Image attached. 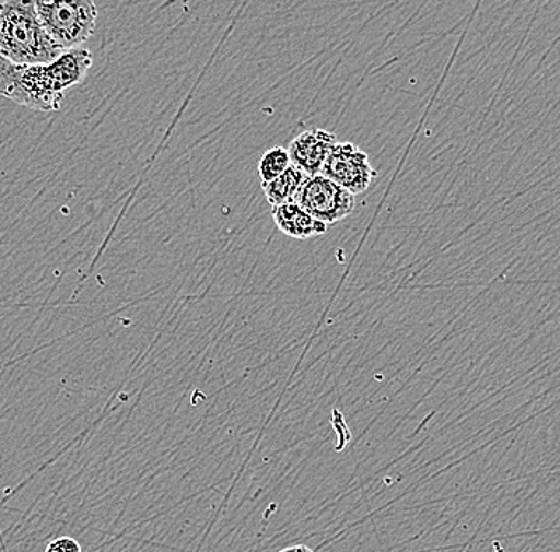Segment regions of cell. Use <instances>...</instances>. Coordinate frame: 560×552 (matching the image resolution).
Masks as SVG:
<instances>
[{
    "mask_svg": "<svg viewBox=\"0 0 560 552\" xmlns=\"http://www.w3.org/2000/svg\"><path fill=\"white\" fill-rule=\"evenodd\" d=\"M93 66L85 48L65 51L45 66H20L0 56V96L37 111L61 108L65 91L79 85Z\"/></svg>",
    "mask_w": 560,
    "mask_h": 552,
    "instance_id": "cell-1",
    "label": "cell"
},
{
    "mask_svg": "<svg viewBox=\"0 0 560 552\" xmlns=\"http://www.w3.org/2000/svg\"><path fill=\"white\" fill-rule=\"evenodd\" d=\"M65 54L38 19L35 2L0 3V56L20 66L51 64Z\"/></svg>",
    "mask_w": 560,
    "mask_h": 552,
    "instance_id": "cell-2",
    "label": "cell"
},
{
    "mask_svg": "<svg viewBox=\"0 0 560 552\" xmlns=\"http://www.w3.org/2000/svg\"><path fill=\"white\" fill-rule=\"evenodd\" d=\"M38 19L62 50L85 44L96 30L97 7L91 0L35 2Z\"/></svg>",
    "mask_w": 560,
    "mask_h": 552,
    "instance_id": "cell-3",
    "label": "cell"
},
{
    "mask_svg": "<svg viewBox=\"0 0 560 552\" xmlns=\"http://www.w3.org/2000/svg\"><path fill=\"white\" fill-rule=\"evenodd\" d=\"M296 204L324 225L341 222L355 209V197L327 177H307Z\"/></svg>",
    "mask_w": 560,
    "mask_h": 552,
    "instance_id": "cell-4",
    "label": "cell"
},
{
    "mask_svg": "<svg viewBox=\"0 0 560 552\" xmlns=\"http://www.w3.org/2000/svg\"><path fill=\"white\" fill-rule=\"evenodd\" d=\"M322 176L355 197L370 188L377 173L363 150L350 142H338L322 169Z\"/></svg>",
    "mask_w": 560,
    "mask_h": 552,
    "instance_id": "cell-5",
    "label": "cell"
},
{
    "mask_svg": "<svg viewBox=\"0 0 560 552\" xmlns=\"http://www.w3.org/2000/svg\"><path fill=\"white\" fill-rule=\"evenodd\" d=\"M336 143H338V139H336L335 132L313 128L301 132L287 150H289L293 166L303 171L307 177H314L320 176Z\"/></svg>",
    "mask_w": 560,
    "mask_h": 552,
    "instance_id": "cell-6",
    "label": "cell"
},
{
    "mask_svg": "<svg viewBox=\"0 0 560 552\" xmlns=\"http://www.w3.org/2000/svg\"><path fill=\"white\" fill-rule=\"evenodd\" d=\"M272 219L283 234L298 240L313 239L327 233V225L315 220L300 208L296 202L272 208Z\"/></svg>",
    "mask_w": 560,
    "mask_h": 552,
    "instance_id": "cell-7",
    "label": "cell"
},
{
    "mask_svg": "<svg viewBox=\"0 0 560 552\" xmlns=\"http://www.w3.org/2000/svg\"><path fill=\"white\" fill-rule=\"evenodd\" d=\"M306 180V174L292 164L282 176L275 178L269 184H262L261 187L269 204L272 208H279V205L296 202L298 195Z\"/></svg>",
    "mask_w": 560,
    "mask_h": 552,
    "instance_id": "cell-8",
    "label": "cell"
},
{
    "mask_svg": "<svg viewBox=\"0 0 560 552\" xmlns=\"http://www.w3.org/2000/svg\"><path fill=\"white\" fill-rule=\"evenodd\" d=\"M292 166L289 150L283 146L266 150L258 161V174H260L261 185L269 184L279 176H282L289 167Z\"/></svg>",
    "mask_w": 560,
    "mask_h": 552,
    "instance_id": "cell-9",
    "label": "cell"
},
{
    "mask_svg": "<svg viewBox=\"0 0 560 552\" xmlns=\"http://www.w3.org/2000/svg\"><path fill=\"white\" fill-rule=\"evenodd\" d=\"M45 552H82V547L75 538L59 537L48 543Z\"/></svg>",
    "mask_w": 560,
    "mask_h": 552,
    "instance_id": "cell-10",
    "label": "cell"
},
{
    "mask_svg": "<svg viewBox=\"0 0 560 552\" xmlns=\"http://www.w3.org/2000/svg\"><path fill=\"white\" fill-rule=\"evenodd\" d=\"M279 552H314L311 548L304 547V544H298V547L285 548V550Z\"/></svg>",
    "mask_w": 560,
    "mask_h": 552,
    "instance_id": "cell-11",
    "label": "cell"
}]
</instances>
